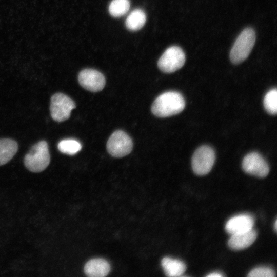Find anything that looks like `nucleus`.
Listing matches in <instances>:
<instances>
[{"label": "nucleus", "mask_w": 277, "mask_h": 277, "mask_svg": "<svg viewBox=\"0 0 277 277\" xmlns=\"http://www.w3.org/2000/svg\"><path fill=\"white\" fill-rule=\"evenodd\" d=\"M185 107V101L182 94L170 91L157 96L153 102L151 110L154 115L166 117L180 113Z\"/></svg>", "instance_id": "obj_1"}, {"label": "nucleus", "mask_w": 277, "mask_h": 277, "mask_svg": "<svg viewBox=\"0 0 277 277\" xmlns=\"http://www.w3.org/2000/svg\"><path fill=\"white\" fill-rule=\"evenodd\" d=\"M255 39L254 30L250 27L245 28L231 48L230 52L231 62L234 64H239L245 61L252 50Z\"/></svg>", "instance_id": "obj_2"}, {"label": "nucleus", "mask_w": 277, "mask_h": 277, "mask_svg": "<svg viewBox=\"0 0 277 277\" xmlns=\"http://www.w3.org/2000/svg\"><path fill=\"white\" fill-rule=\"evenodd\" d=\"M50 156L48 145L45 141H41L30 149L24 157L26 167L33 172H40L49 165Z\"/></svg>", "instance_id": "obj_3"}, {"label": "nucleus", "mask_w": 277, "mask_h": 277, "mask_svg": "<svg viewBox=\"0 0 277 277\" xmlns=\"http://www.w3.org/2000/svg\"><path fill=\"white\" fill-rule=\"evenodd\" d=\"M185 54L179 46H172L168 48L161 55L157 62L160 70L166 73L174 72L185 64Z\"/></svg>", "instance_id": "obj_4"}, {"label": "nucleus", "mask_w": 277, "mask_h": 277, "mask_svg": "<svg viewBox=\"0 0 277 277\" xmlns=\"http://www.w3.org/2000/svg\"><path fill=\"white\" fill-rule=\"evenodd\" d=\"M75 107L74 102L62 93H56L51 97L50 114L56 122H61L68 119L71 111Z\"/></svg>", "instance_id": "obj_5"}, {"label": "nucleus", "mask_w": 277, "mask_h": 277, "mask_svg": "<svg viewBox=\"0 0 277 277\" xmlns=\"http://www.w3.org/2000/svg\"><path fill=\"white\" fill-rule=\"evenodd\" d=\"M215 159L213 149L208 146H202L194 152L191 161L193 172L198 175H204L211 170Z\"/></svg>", "instance_id": "obj_6"}, {"label": "nucleus", "mask_w": 277, "mask_h": 277, "mask_svg": "<svg viewBox=\"0 0 277 277\" xmlns=\"http://www.w3.org/2000/svg\"><path fill=\"white\" fill-rule=\"evenodd\" d=\"M133 143L130 136L122 130L114 132L107 143L108 152L112 156L121 157L129 154L132 151Z\"/></svg>", "instance_id": "obj_7"}, {"label": "nucleus", "mask_w": 277, "mask_h": 277, "mask_svg": "<svg viewBox=\"0 0 277 277\" xmlns=\"http://www.w3.org/2000/svg\"><path fill=\"white\" fill-rule=\"evenodd\" d=\"M242 168L247 173L259 177L266 176L269 172L267 163L257 152H251L244 157Z\"/></svg>", "instance_id": "obj_8"}, {"label": "nucleus", "mask_w": 277, "mask_h": 277, "mask_svg": "<svg viewBox=\"0 0 277 277\" xmlns=\"http://www.w3.org/2000/svg\"><path fill=\"white\" fill-rule=\"evenodd\" d=\"M78 80L82 87L91 92L100 91L105 85L104 75L93 69H85L80 71Z\"/></svg>", "instance_id": "obj_9"}, {"label": "nucleus", "mask_w": 277, "mask_h": 277, "mask_svg": "<svg viewBox=\"0 0 277 277\" xmlns=\"http://www.w3.org/2000/svg\"><path fill=\"white\" fill-rule=\"evenodd\" d=\"M253 217L249 214H240L230 219L225 225L226 231L231 235L240 233L252 229Z\"/></svg>", "instance_id": "obj_10"}, {"label": "nucleus", "mask_w": 277, "mask_h": 277, "mask_svg": "<svg viewBox=\"0 0 277 277\" xmlns=\"http://www.w3.org/2000/svg\"><path fill=\"white\" fill-rule=\"evenodd\" d=\"M256 237L257 233L252 228L244 232L231 235L228 240V244L232 249L242 250L252 244Z\"/></svg>", "instance_id": "obj_11"}, {"label": "nucleus", "mask_w": 277, "mask_h": 277, "mask_svg": "<svg viewBox=\"0 0 277 277\" xmlns=\"http://www.w3.org/2000/svg\"><path fill=\"white\" fill-rule=\"evenodd\" d=\"M110 266L105 260L100 258L93 259L89 261L85 265V274L90 277H103L107 275Z\"/></svg>", "instance_id": "obj_12"}, {"label": "nucleus", "mask_w": 277, "mask_h": 277, "mask_svg": "<svg viewBox=\"0 0 277 277\" xmlns=\"http://www.w3.org/2000/svg\"><path fill=\"white\" fill-rule=\"evenodd\" d=\"M161 264L165 274L168 276H179L183 274L186 269L184 262L169 257L164 258Z\"/></svg>", "instance_id": "obj_13"}, {"label": "nucleus", "mask_w": 277, "mask_h": 277, "mask_svg": "<svg viewBox=\"0 0 277 277\" xmlns=\"http://www.w3.org/2000/svg\"><path fill=\"white\" fill-rule=\"evenodd\" d=\"M18 150L17 142L10 138L0 139V166L7 163Z\"/></svg>", "instance_id": "obj_14"}, {"label": "nucleus", "mask_w": 277, "mask_h": 277, "mask_svg": "<svg viewBox=\"0 0 277 277\" xmlns=\"http://www.w3.org/2000/svg\"><path fill=\"white\" fill-rule=\"evenodd\" d=\"M146 22V15L140 9L133 10L128 15L125 21L126 28L130 31H137L141 29Z\"/></svg>", "instance_id": "obj_15"}, {"label": "nucleus", "mask_w": 277, "mask_h": 277, "mask_svg": "<svg viewBox=\"0 0 277 277\" xmlns=\"http://www.w3.org/2000/svg\"><path fill=\"white\" fill-rule=\"evenodd\" d=\"M129 0H112L108 7L109 12L114 17H119L126 14L130 9Z\"/></svg>", "instance_id": "obj_16"}, {"label": "nucleus", "mask_w": 277, "mask_h": 277, "mask_svg": "<svg viewBox=\"0 0 277 277\" xmlns=\"http://www.w3.org/2000/svg\"><path fill=\"white\" fill-rule=\"evenodd\" d=\"M57 147L62 153L72 155L81 150L82 145L75 140L65 139L58 143Z\"/></svg>", "instance_id": "obj_17"}, {"label": "nucleus", "mask_w": 277, "mask_h": 277, "mask_svg": "<svg viewBox=\"0 0 277 277\" xmlns=\"http://www.w3.org/2000/svg\"><path fill=\"white\" fill-rule=\"evenodd\" d=\"M264 106L266 111L271 114L275 115L277 112V91L271 89L266 94L264 98Z\"/></svg>", "instance_id": "obj_18"}, {"label": "nucleus", "mask_w": 277, "mask_h": 277, "mask_svg": "<svg viewBox=\"0 0 277 277\" xmlns=\"http://www.w3.org/2000/svg\"><path fill=\"white\" fill-rule=\"evenodd\" d=\"M248 276L249 277H274L275 273L270 268L260 267L252 270Z\"/></svg>", "instance_id": "obj_19"}, {"label": "nucleus", "mask_w": 277, "mask_h": 277, "mask_svg": "<svg viewBox=\"0 0 277 277\" xmlns=\"http://www.w3.org/2000/svg\"><path fill=\"white\" fill-rule=\"evenodd\" d=\"M208 277H222L223 275L219 272H213L207 275Z\"/></svg>", "instance_id": "obj_20"}, {"label": "nucleus", "mask_w": 277, "mask_h": 277, "mask_svg": "<svg viewBox=\"0 0 277 277\" xmlns=\"http://www.w3.org/2000/svg\"><path fill=\"white\" fill-rule=\"evenodd\" d=\"M276 224H276V221L275 222V224H274V228H275V230H276V228H277Z\"/></svg>", "instance_id": "obj_21"}]
</instances>
